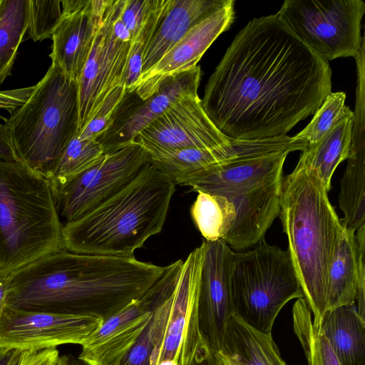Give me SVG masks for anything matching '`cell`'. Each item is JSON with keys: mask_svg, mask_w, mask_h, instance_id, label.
Masks as SVG:
<instances>
[{"mask_svg": "<svg viewBox=\"0 0 365 365\" xmlns=\"http://www.w3.org/2000/svg\"><path fill=\"white\" fill-rule=\"evenodd\" d=\"M319 328L341 365H365V319L355 304L327 310Z\"/></svg>", "mask_w": 365, "mask_h": 365, "instance_id": "603a6c76", "label": "cell"}, {"mask_svg": "<svg viewBox=\"0 0 365 365\" xmlns=\"http://www.w3.org/2000/svg\"><path fill=\"white\" fill-rule=\"evenodd\" d=\"M227 1L166 0L155 31L144 48L141 75L156 64L192 27Z\"/></svg>", "mask_w": 365, "mask_h": 365, "instance_id": "7402d4cb", "label": "cell"}, {"mask_svg": "<svg viewBox=\"0 0 365 365\" xmlns=\"http://www.w3.org/2000/svg\"><path fill=\"white\" fill-rule=\"evenodd\" d=\"M220 351L241 365H287L272 333L251 327L236 314L227 323Z\"/></svg>", "mask_w": 365, "mask_h": 365, "instance_id": "cb8c5ba5", "label": "cell"}, {"mask_svg": "<svg viewBox=\"0 0 365 365\" xmlns=\"http://www.w3.org/2000/svg\"><path fill=\"white\" fill-rule=\"evenodd\" d=\"M23 351L0 347V365H17Z\"/></svg>", "mask_w": 365, "mask_h": 365, "instance_id": "60d3db41", "label": "cell"}, {"mask_svg": "<svg viewBox=\"0 0 365 365\" xmlns=\"http://www.w3.org/2000/svg\"><path fill=\"white\" fill-rule=\"evenodd\" d=\"M103 319L91 316L13 309L0 312V347L33 351L79 344Z\"/></svg>", "mask_w": 365, "mask_h": 365, "instance_id": "7c38bea8", "label": "cell"}, {"mask_svg": "<svg viewBox=\"0 0 365 365\" xmlns=\"http://www.w3.org/2000/svg\"><path fill=\"white\" fill-rule=\"evenodd\" d=\"M181 263L168 264L159 281L140 299L103 319L81 344L78 358L88 365H118L148 324L153 309L173 289Z\"/></svg>", "mask_w": 365, "mask_h": 365, "instance_id": "8fae6325", "label": "cell"}, {"mask_svg": "<svg viewBox=\"0 0 365 365\" xmlns=\"http://www.w3.org/2000/svg\"><path fill=\"white\" fill-rule=\"evenodd\" d=\"M190 212L205 240L215 241L222 240L230 230L235 207L225 196L200 192L191 206Z\"/></svg>", "mask_w": 365, "mask_h": 365, "instance_id": "f546056e", "label": "cell"}, {"mask_svg": "<svg viewBox=\"0 0 365 365\" xmlns=\"http://www.w3.org/2000/svg\"><path fill=\"white\" fill-rule=\"evenodd\" d=\"M215 365H241L221 351L212 353Z\"/></svg>", "mask_w": 365, "mask_h": 365, "instance_id": "b9f144b4", "label": "cell"}, {"mask_svg": "<svg viewBox=\"0 0 365 365\" xmlns=\"http://www.w3.org/2000/svg\"><path fill=\"white\" fill-rule=\"evenodd\" d=\"M235 20V1L227 4L192 27L151 68L142 74L134 93L142 101L151 96L168 77L197 66L203 54Z\"/></svg>", "mask_w": 365, "mask_h": 365, "instance_id": "d6986e66", "label": "cell"}, {"mask_svg": "<svg viewBox=\"0 0 365 365\" xmlns=\"http://www.w3.org/2000/svg\"><path fill=\"white\" fill-rule=\"evenodd\" d=\"M233 139L222 133L205 113L198 93L185 96L140 131L133 142L146 152L212 148Z\"/></svg>", "mask_w": 365, "mask_h": 365, "instance_id": "5bb4252c", "label": "cell"}, {"mask_svg": "<svg viewBox=\"0 0 365 365\" xmlns=\"http://www.w3.org/2000/svg\"><path fill=\"white\" fill-rule=\"evenodd\" d=\"M50 181L20 161L0 160V277L65 249Z\"/></svg>", "mask_w": 365, "mask_h": 365, "instance_id": "5b68a950", "label": "cell"}, {"mask_svg": "<svg viewBox=\"0 0 365 365\" xmlns=\"http://www.w3.org/2000/svg\"><path fill=\"white\" fill-rule=\"evenodd\" d=\"M126 91L123 85L113 90L104 99L91 120L80 130V140L98 138L109 128Z\"/></svg>", "mask_w": 365, "mask_h": 365, "instance_id": "836d02e7", "label": "cell"}, {"mask_svg": "<svg viewBox=\"0 0 365 365\" xmlns=\"http://www.w3.org/2000/svg\"><path fill=\"white\" fill-rule=\"evenodd\" d=\"M112 1L108 0L78 82L80 130L91 120L106 96L123 85L132 43L118 40L112 32Z\"/></svg>", "mask_w": 365, "mask_h": 365, "instance_id": "9a60e30c", "label": "cell"}, {"mask_svg": "<svg viewBox=\"0 0 365 365\" xmlns=\"http://www.w3.org/2000/svg\"><path fill=\"white\" fill-rule=\"evenodd\" d=\"M175 182L150 163L127 187L81 218L63 225L70 252L129 257L165 224Z\"/></svg>", "mask_w": 365, "mask_h": 365, "instance_id": "277c9868", "label": "cell"}, {"mask_svg": "<svg viewBox=\"0 0 365 365\" xmlns=\"http://www.w3.org/2000/svg\"><path fill=\"white\" fill-rule=\"evenodd\" d=\"M282 138L235 140L225 146L147 152L149 162L175 185L187 182L208 169L224 163L282 152Z\"/></svg>", "mask_w": 365, "mask_h": 365, "instance_id": "ac0fdd59", "label": "cell"}, {"mask_svg": "<svg viewBox=\"0 0 365 365\" xmlns=\"http://www.w3.org/2000/svg\"><path fill=\"white\" fill-rule=\"evenodd\" d=\"M361 0H287L276 14L282 24L324 61L358 57L364 48Z\"/></svg>", "mask_w": 365, "mask_h": 365, "instance_id": "ba28073f", "label": "cell"}, {"mask_svg": "<svg viewBox=\"0 0 365 365\" xmlns=\"http://www.w3.org/2000/svg\"><path fill=\"white\" fill-rule=\"evenodd\" d=\"M155 0H120V17L136 41L152 12Z\"/></svg>", "mask_w": 365, "mask_h": 365, "instance_id": "e575fe53", "label": "cell"}, {"mask_svg": "<svg viewBox=\"0 0 365 365\" xmlns=\"http://www.w3.org/2000/svg\"><path fill=\"white\" fill-rule=\"evenodd\" d=\"M34 86L12 90L0 91V110L10 114L23 106L31 95Z\"/></svg>", "mask_w": 365, "mask_h": 365, "instance_id": "f35d334b", "label": "cell"}, {"mask_svg": "<svg viewBox=\"0 0 365 365\" xmlns=\"http://www.w3.org/2000/svg\"><path fill=\"white\" fill-rule=\"evenodd\" d=\"M106 0H63L61 18L51 39L53 64L79 82L91 53Z\"/></svg>", "mask_w": 365, "mask_h": 365, "instance_id": "e0dca14e", "label": "cell"}, {"mask_svg": "<svg viewBox=\"0 0 365 365\" xmlns=\"http://www.w3.org/2000/svg\"><path fill=\"white\" fill-rule=\"evenodd\" d=\"M343 222L329 269L327 310L355 304L356 297L359 272L356 230Z\"/></svg>", "mask_w": 365, "mask_h": 365, "instance_id": "d4e9b609", "label": "cell"}, {"mask_svg": "<svg viewBox=\"0 0 365 365\" xmlns=\"http://www.w3.org/2000/svg\"><path fill=\"white\" fill-rule=\"evenodd\" d=\"M201 246L198 327L202 341L215 353L221 350L227 323L235 314L230 284L235 252L221 239L205 240Z\"/></svg>", "mask_w": 365, "mask_h": 365, "instance_id": "4fadbf2b", "label": "cell"}, {"mask_svg": "<svg viewBox=\"0 0 365 365\" xmlns=\"http://www.w3.org/2000/svg\"><path fill=\"white\" fill-rule=\"evenodd\" d=\"M282 178L247 192L225 196L235 207L230 228L222 239L230 247L242 250L264 240L280 212Z\"/></svg>", "mask_w": 365, "mask_h": 365, "instance_id": "44dd1931", "label": "cell"}, {"mask_svg": "<svg viewBox=\"0 0 365 365\" xmlns=\"http://www.w3.org/2000/svg\"><path fill=\"white\" fill-rule=\"evenodd\" d=\"M0 160L19 161L11 148L6 127L0 123Z\"/></svg>", "mask_w": 365, "mask_h": 365, "instance_id": "ab89813d", "label": "cell"}, {"mask_svg": "<svg viewBox=\"0 0 365 365\" xmlns=\"http://www.w3.org/2000/svg\"><path fill=\"white\" fill-rule=\"evenodd\" d=\"M327 191L299 158L282 177L279 216L288 239V252L316 327L327 311L329 266L343 228Z\"/></svg>", "mask_w": 365, "mask_h": 365, "instance_id": "3957f363", "label": "cell"}, {"mask_svg": "<svg viewBox=\"0 0 365 365\" xmlns=\"http://www.w3.org/2000/svg\"><path fill=\"white\" fill-rule=\"evenodd\" d=\"M230 284L235 314L264 333H272L287 302L304 298L288 250L264 240L253 250L234 253Z\"/></svg>", "mask_w": 365, "mask_h": 365, "instance_id": "52a82bcc", "label": "cell"}, {"mask_svg": "<svg viewBox=\"0 0 365 365\" xmlns=\"http://www.w3.org/2000/svg\"><path fill=\"white\" fill-rule=\"evenodd\" d=\"M105 153L96 139L80 140L77 135L68 143L48 179L51 188H56L93 165Z\"/></svg>", "mask_w": 365, "mask_h": 365, "instance_id": "4dcf8cb0", "label": "cell"}, {"mask_svg": "<svg viewBox=\"0 0 365 365\" xmlns=\"http://www.w3.org/2000/svg\"><path fill=\"white\" fill-rule=\"evenodd\" d=\"M344 92H331L314 113L309 123L294 137L307 146L319 142L344 117L349 107L345 106Z\"/></svg>", "mask_w": 365, "mask_h": 365, "instance_id": "1f68e13d", "label": "cell"}, {"mask_svg": "<svg viewBox=\"0 0 365 365\" xmlns=\"http://www.w3.org/2000/svg\"><path fill=\"white\" fill-rule=\"evenodd\" d=\"M354 112L350 108L341 120L319 142L308 145L300 158L315 172L327 191L331 189L337 166L349 157Z\"/></svg>", "mask_w": 365, "mask_h": 365, "instance_id": "484cf974", "label": "cell"}, {"mask_svg": "<svg viewBox=\"0 0 365 365\" xmlns=\"http://www.w3.org/2000/svg\"><path fill=\"white\" fill-rule=\"evenodd\" d=\"M149 163L147 152L133 141L104 154L93 165L52 189L63 225L81 218L114 197Z\"/></svg>", "mask_w": 365, "mask_h": 365, "instance_id": "30bf717a", "label": "cell"}, {"mask_svg": "<svg viewBox=\"0 0 365 365\" xmlns=\"http://www.w3.org/2000/svg\"><path fill=\"white\" fill-rule=\"evenodd\" d=\"M28 0L0 1V84L11 75L27 30Z\"/></svg>", "mask_w": 365, "mask_h": 365, "instance_id": "83f0119b", "label": "cell"}, {"mask_svg": "<svg viewBox=\"0 0 365 365\" xmlns=\"http://www.w3.org/2000/svg\"><path fill=\"white\" fill-rule=\"evenodd\" d=\"M158 365H178V364L173 360H165L158 364Z\"/></svg>", "mask_w": 365, "mask_h": 365, "instance_id": "7bdbcfd3", "label": "cell"}, {"mask_svg": "<svg viewBox=\"0 0 365 365\" xmlns=\"http://www.w3.org/2000/svg\"><path fill=\"white\" fill-rule=\"evenodd\" d=\"M145 45L140 41L132 43L125 68L123 86L126 93L135 91L142 73L143 55Z\"/></svg>", "mask_w": 365, "mask_h": 365, "instance_id": "74e56055", "label": "cell"}, {"mask_svg": "<svg viewBox=\"0 0 365 365\" xmlns=\"http://www.w3.org/2000/svg\"><path fill=\"white\" fill-rule=\"evenodd\" d=\"M17 365H88L73 355H61L56 347L23 351Z\"/></svg>", "mask_w": 365, "mask_h": 365, "instance_id": "d590c367", "label": "cell"}, {"mask_svg": "<svg viewBox=\"0 0 365 365\" xmlns=\"http://www.w3.org/2000/svg\"><path fill=\"white\" fill-rule=\"evenodd\" d=\"M200 66L166 78L151 96L135 103L123 98L109 128L98 138L105 153L133 141L136 135L172 106L190 94L197 93Z\"/></svg>", "mask_w": 365, "mask_h": 365, "instance_id": "2e32d148", "label": "cell"}, {"mask_svg": "<svg viewBox=\"0 0 365 365\" xmlns=\"http://www.w3.org/2000/svg\"><path fill=\"white\" fill-rule=\"evenodd\" d=\"M59 0H28L27 30L34 41L51 38L61 18Z\"/></svg>", "mask_w": 365, "mask_h": 365, "instance_id": "d6a6232c", "label": "cell"}, {"mask_svg": "<svg viewBox=\"0 0 365 365\" xmlns=\"http://www.w3.org/2000/svg\"><path fill=\"white\" fill-rule=\"evenodd\" d=\"M294 332L304 351L308 365H341L319 327L314 325L304 298L292 307Z\"/></svg>", "mask_w": 365, "mask_h": 365, "instance_id": "f1b7e54d", "label": "cell"}, {"mask_svg": "<svg viewBox=\"0 0 365 365\" xmlns=\"http://www.w3.org/2000/svg\"><path fill=\"white\" fill-rule=\"evenodd\" d=\"M356 231L359 275L355 303L356 302V308L359 315L365 318V225Z\"/></svg>", "mask_w": 365, "mask_h": 365, "instance_id": "8d00e7d4", "label": "cell"}, {"mask_svg": "<svg viewBox=\"0 0 365 365\" xmlns=\"http://www.w3.org/2000/svg\"><path fill=\"white\" fill-rule=\"evenodd\" d=\"M202 257L200 245L182 261L173 289L153 311L148 324L153 346L150 365L165 360L187 365L203 342L197 318Z\"/></svg>", "mask_w": 365, "mask_h": 365, "instance_id": "9c48e42d", "label": "cell"}, {"mask_svg": "<svg viewBox=\"0 0 365 365\" xmlns=\"http://www.w3.org/2000/svg\"><path fill=\"white\" fill-rule=\"evenodd\" d=\"M346 170L340 182L339 205L343 221L356 230L365 225V143H351Z\"/></svg>", "mask_w": 365, "mask_h": 365, "instance_id": "4316f807", "label": "cell"}, {"mask_svg": "<svg viewBox=\"0 0 365 365\" xmlns=\"http://www.w3.org/2000/svg\"><path fill=\"white\" fill-rule=\"evenodd\" d=\"M4 125L17 160L48 180L80 131L78 83L51 63Z\"/></svg>", "mask_w": 365, "mask_h": 365, "instance_id": "8992f818", "label": "cell"}, {"mask_svg": "<svg viewBox=\"0 0 365 365\" xmlns=\"http://www.w3.org/2000/svg\"><path fill=\"white\" fill-rule=\"evenodd\" d=\"M289 153H277L218 165L185 185L197 192L222 196L247 192L281 179Z\"/></svg>", "mask_w": 365, "mask_h": 365, "instance_id": "ffe728a7", "label": "cell"}, {"mask_svg": "<svg viewBox=\"0 0 365 365\" xmlns=\"http://www.w3.org/2000/svg\"><path fill=\"white\" fill-rule=\"evenodd\" d=\"M168 268L129 257L48 254L6 278L5 306L103 320L142 298Z\"/></svg>", "mask_w": 365, "mask_h": 365, "instance_id": "7a4b0ae2", "label": "cell"}, {"mask_svg": "<svg viewBox=\"0 0 365 365\" xmlns=\"http://www.w3.org/2000/svg\"><path fill=\"white\" fill-rule=\"evenodd\" d=\"M331 92V69L275 14L240 30L210 76L202 106L235 140L286 135Z\"/></svg>", "mask_w": 365, "mask_h": 365, "instance_id": "6da1fadb", "label": "cell"}]
</instances>
